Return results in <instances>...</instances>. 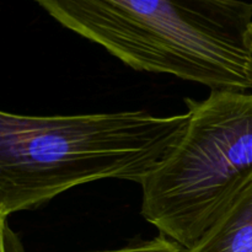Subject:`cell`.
<instances>
[{"label":"cell","instance_id":"cell-1","mask_svg":"<svg viewBox=\"0 0 252 252\" xmlns=\"http://www.w3.org/2000/svg\"><path fill=\"white\" fill-rule=\"evenodd\" d=\"M56 21L138 71L252 93V2L36 0Z\"/></svg>","mask_w":252,"mask_h":252},{"label":"cell","instance_id":"cell-2","mask_svg":"<svg viewBox=\"0 0 252 252\" xmlns=\"http://www.w3.org/2000/svg\"><path fill=\"white\" fill-rule=\"evenodd\" d=\"M189 111L29 116L0 113V216L43 206L107 179L142 185L184 134Z\"/></svg>","mask_w":252,"mask_h":252},{"label":"cell","instance_id":"cell-3","mask_svg":"<svg viewBox=\"0 0 252 252\" xmlns=\"http://www.w3.org/2000/svg\"><path fill=\"white\" fill-rule=\"evenodd\" d=\"M186 103L184 134L140 185V213L189 251L252 176V93L213 90Z\"/></svg>","mask_w":252,"mask_h":252},{"label":"cell","instance_id":"cell-4","mask_svg":"<svg viewBox=\"0 0 252 252\" xmlns=\"http://www.w3.org/2000/svg\"><path fill=\"white\" fill-rule=\"evenodd\" d=\"M187 252H252V176L213 226Z\"/></svg>","mask_w":252,"mask_h":252},{"label":"cell","instance_id":"cell-5","mask_svg":"<svg viewBox=\"0 0 252 252\" xmlns=\"http://www.w3.org/2000/svg\"><path fill=\"white\" fill-rule=\"evenodd\" d=\"M88 252H187L185 248L180 244L175 243L171 239L164 235L155 238L150 241L134 244V245L125 246L115 250H102V251H88Z\"/></svg>","mask_w":252,"mask_h":252},{"label":"cell","instance_id":"cell-6","mask_svg":"<svg viewBox=\"0 0 252 252\" xmlns=\"http://www.w3.org/2000/svg\"><path fill=\"white\" fill-rule=\"evenodd\" d=\"M251 49H252V39H251Z\"/></svg>","mask_w":252,"mask_h":252}]
</instances>
